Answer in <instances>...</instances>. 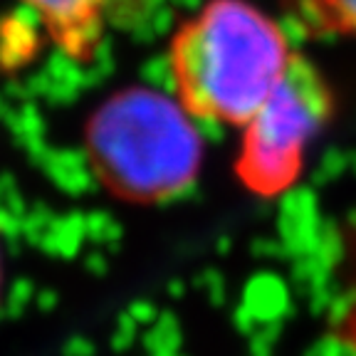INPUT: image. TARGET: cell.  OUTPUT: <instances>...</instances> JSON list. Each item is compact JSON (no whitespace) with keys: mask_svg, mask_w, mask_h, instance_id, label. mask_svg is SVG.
<instances>
[{"mask_svg":"<svg viewBox=\"0 0 356 356\" xmlns=\"http://www.w3.org/2000/svg\"><path fill=\"white\" fill-rule=\"evenodd\" d=\"M40 22L57 52L74 62L95 60L109 30L136 0H17Z\"/></svg>","mask_w":356,"mask_h":356,"instance_id":"277c9868","label":"cell"},{"mask_svg":"<svg viewBox=\"0 0 356 356\" xmlns=\"http://www.w3.org/2000/svg\"><path fill=\"white\" fill-rule=\"evenodd\" d=\"M282 6L302 33L356 40V0H282Z\"/></svg>","mask_w":356,"mask_h":356,"instance_id":"5b68a950","label":"cell"},{"mask_svg":"<svg viewBox=\"0 0 356 356\" xmlns=\"http://www.w3.org/2000/svg\"><path fill=\"white\" fill-rule=\"evenodd\" d=\"M0 295H3V250H0Z\"/></svg>","mask_w":356,"mask_h":356,"instance_id":"8992f818","label":"cell"},{"mask_svg":"<svg viewBox=\"0 0 356 356\" xmlns=\"http://www.w3.org/2000/svg\"><path fill=\"white\" fill-rule=\"evenodd\" d=\"M297 52L282 22L252 0H206L168 40L171 95L198 124L240 129Z\"/></svg>","mask_w":356,"mask_h":356,"instance_id":"6da1fadb","label":"cell"},{"mask_svg":"<svg viewBox=\"0 0 356 356\" xmlns=\"http://www.w3.org/2000/svg\"><path fill=\"white\" fill-rule=\"evenodd\" d=\"M337 114V92L322 67L297 52L273 95L240 131L235 178L255 198L273 200L297 186L317 139Z\"/></svg>","mask_w":356,"mask_h":356,"instance_id":"3957f363","label":"cell"},{"mask_svg":"<svg viewBox=\"0 0 356 356\" xmlns=\"http://www.w3.org/2000/svg\"><path fill=\"white\" fill-rule=\"evenodd\" d=\"M84 151L97 181L136 206L178 198L203 166L198 122L151 87H124L99 102L84 124Z\"/></svg>","mask_w":356,"mask_h":356,"instance_id":"7a4b0ae2","label":"cell"}]
</instances>
